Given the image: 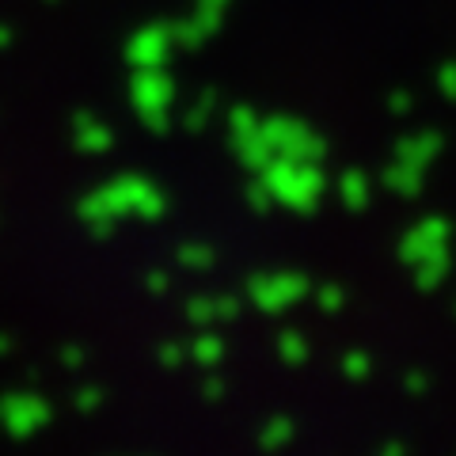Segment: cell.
<instances>
[{"label": "cell", "instance_id": "obj_1", "mask_svg": "<svg viewBox=\"0 0 456 456\" xmlns=\"http://www.w3.org/2000/svg\"><path fill=\"white\" fill-rule=\"evenodd\" d=\"M259 175L270 183V191L281 206H289L293 213H316L320 198L327 191V175L316 160H285V156H274L266 171Z\"/></svg>", "mask_w": 456, "mask_h": 456}, {"label": "cell", "instance_id": "obj_2", "mask_svg": "<svg viewBox=\"0 0 456 456\" xmlns=\"http://www.w3.org/2000/svg\"><path fill=\"white\" fill-rule=\"evenodd\" d=\"M263 137L274 145L278 156H285V160H316L323 164L327 156V137L316 134L308 122H297L289 118V114H274V118H263Z\"/></svg>", "mask_w": 456, "mask_h": 456}, {"label": "cell", "instance_id": "obj_3", "mask_svg": "<svg viewBox=\"0 0 456 456\" xmlns=\"http://www.w3.org/2000/svg\"><path fill=\"white\" fill-rule=\"evenodd\" d=\"M50 419H53V407L35 392H8L0 399V426L16 441H27L38 430H46Z\"/></svg>", "mask_w": 456, "mask_h": 456}, {"label": "cell", "instance_id": "obj_4", "mask_svg": "<svg viewBox=\"0 0 456 456\" xmlns=\"http://www.w3.org/2000/svg\"><path fill=\"white\" fill-rule=\"evenodd\" d=\"M308 293L305 274H251L248 278V297L251 305H259L263 312H285Z\"/></svg>", "mask_w": 456, "mask_h": 456}, {"label": "cell", "instance_id": "obj_5", "mask_svg": "<svg viewBox=\"0 0 456 456\" xmlns=\"http://www.w3.org/2000/svg\"><path fill=\"white\" fill-rule=\"evenodd\" d=\"M130 99H134L141 118H145V114H160L171 107V99H175V80L164 73V65L137 69L134 80H130Z\"/></svg>", "mask_w": 456, "mask_h": 456}, {"label": "cell", "instance_id": "obj_6", "mask_svg": "<svg viewBox=\"0 0 456 456\" xmlns=\"http://www.w3.org/2000/svg\"><path fill=\"white\" fill-rule=\"evenodd\" d=\"M449 240H452V224L445 217H426L399 240V259L407 266H419L426 255H434L437 248H449Z\"/></svg>", "mask_w": 456, "mask_h": 456}, {"label": "cell", "instance_id": "obj_7", "mask_svg": "<svg viewBox=\"0 0 456 456\" xmlns=\"http://www.w3.org/2000/svg\"><path fill=\"white\" fill-rule=\"evenodd\" d=\"M171 46H175V38H171L167 23L141 27V31L130 38V46H126V61H130L134 69H156L171 57Z\"/></svg>", "mask_w": 456, "mask_h": 456}, {"label": "cell", "instance_id": "obj_8", "mask_svg": "<svg viewBox=\"0 0 456 456\" xmlns=\"http://www.w3.org/2000/svg\"><path fill=\"white\" fill-rule=\"evenodd\" d=\"M441 149H445V137H441L437 130H422V134H407L395 141V160H407V164H434Z\"/></svg>", "mask_w": 456, "mask_h": 456}, {"label": "cell", "instance_id": "obj_9", "mask_svg": "<svg viewBox=\"0 0 456 456\" xmlns=\"http://www.w3.org/2000/svg\"><path fill=\"white\" fill-rule=\"evenodd\" d=\"M73 141H77V149H80V152L103 156V152H110V145H114V134H110V126H107V122H99V118H95V114L80 110L77 118H73Z\"/></svg>", "mask_w": 456, "mask_h": 456}, {"label": "cell", "instance_id": "obj_10", "mask_svg": "<svg viewBox=\"0 0 456 456\" xmlns=\"http://www.w3.org/2000/svg\"><path fill=\"white\" fill-rule=\"evenodd\" d=\"M380 183H384V187H388L392 194H399V198H419L422 187H426V175H422V167H419V164L395 160V164L384 167Z\"/></svg>", "mask_w": 456, "mask_h": 456}, {"label": "cell", "instance_id": "obj_11", "mask_svg": "<svg viewBox=\"0 0 456 456\" xmlns=\"http://www.w3.org/2000/svg\"><path fill=\"white\" fill-rule=\"evenodd\" d=\"M232 152H236V160L244 164V167H251L255 175L259 171H266L270 167V160H274V145L263 137V130H255V134H248V137H232Z\"/></svg>", "mask_w": 456, "mask_h": 456}, {"label": "cell", "instance_id": "obj_12", "mask_svg": "<svg viewBox=\"0 0 456 456\" xmlns=\"http://www.w3.org/2000/svg\"><path fill=\"white\" fill-rule=\"evenodd\" d=\"M449 266H452L449 248H437L434 255H426V259L415 266V285H419V289H437V285L445 281Z\"/></svg>", "mask_w": 456, "mask_h": 456}, {"label": "cell", "instance_id": "obj_13", "mask_svg": "<svg viewBox=\"0 0 456 456\" xmlns=\"http://www.w3.org/2000/svg\"><path fill=\"white\" fill-rule=\"evenodd\" d=\"M338 194H342V206H346L350 213H362L369 206V179H365V171L350 167L346 175L338 179Z\"/></svg>", "mask_w": 456, "mask_h": 456}, {"label": "cell", "instance_id": "obj_14", "mask_svg": "<svg viewBox=\"0 0 456 456\" xmlns=\"http://www.w3.org/2000/svg\"><path fill=\"white\" fill-rule=\"evenodd\" d=\"M191 358H194V365H202V369H217L221 358H224V342H221V335H209L206 327H202V335L191 342Z\"/></svg>", "mask_w": 456, "mask_h": 456}, {"label": "cell", "instance_id": "obj_15", "mask_svg": "<svg viewBox=\"0 0 456 456\" xmlns=\"http://www.w3.org/2000/svg\"><path fill=\"white\" fill-rule=\"evenodd\" d=\"M293 434H297V426L285 419V415H278V419H270L263 430H259V449L263 452H278V449H285L293 441Z\"/></svg>", "mask_w": 456, "mask_h": 456}, {"label": "cell", "instance_id": "obj_16", "mask_svg": "<svg viewBox=\"0 0 456 456\" xmlns=\"http://www.w3.org/2000/svg\"><path fill=\"white\" fill-rule=\"evenodd\" d=\"M278 358L285 365H305L308 362V342L301 331H281L278 335Z\"/></svg>", "mask_w": 456, "mask_h": 456}, {"label": "cell", "instance_id": "obj_17", "mask_svg": "<svg viewBox=\"0 0 456 456\" xmlns=\"http://www.w3.org/2000/svg\"><path fill=\"white\" fill-rule=\"evenodd\" d=\"M175 259L187 266V270H198V274H202V270H209L213 263H217V255H213L209 244H198V240H194V244H183L175 251Z\"/></svg>", "mask_w": 456, "mask_h": 456}, {"label": "cell", "instance_id": "obj_18", "mask_svg": "<svg viewBox=\"0 0 456 456\" xmlns=\"http://www.w3.org/2000/svg\"><path fill=\"white\" fill-rule=\"evenodd\" d=\"M167 27H171V38H175V46H187V50L202 46V42L209 38V35H206V27L198 23L194 16H191V20H175V23H167Z\"/></svg>", "mask_w": 456, "mask_h": 456}, {"label": "cell", "instance_id": "obj_19", "mask_svg": "<svg viewBox=\"0 0 456 456\" xmlns=\"http://www.w3.org/2000/svg\"><path fill=\"white\" fill-rule=\"evenodd\" d=\"M259 126H263V118L248 103H240V107L228 110V134H232V137H248V134L259 130Z\"/></svg>", "mask_w": 456, "mask_h": 456}, {"label": "cell", "instance_id": "obj_20", "mask_svg": "<svg viewBox=\"0 0 456 456\" xmlns=\"http://www.w3.org/2000/svg\"><path fill=\"white\" fill-rule=\"evenodd\" d=\"M213 107H217V92L206 88L202 95H198V103L187 110V130H191V134H202V130H206V122H209Z\"/></svg>", "mask_w": 456, "mask_h": 456}, {"label": "cell", "instance_id": "obj_21", "mask_svg": "<svg viewBox=\"0 0 456 456\" xmlns=\"http://www.w3.org/2000/svg\"><path fill=\"white\" fill-rule=\"evenodd\" d=\"M244 198H248V206L255 209V213H270L274 209V191H270V183L263 179V175H255L251 183H248V191H244Z\"/></svg>", "mask_w": 456, "mask_h": 456}, {"label": "cell", "instance_id": "obj_22", "mask_svg": "<svg viewBox=\"0 0 456 456\" xmlns=\"http://www.w3.org/2000/svg\"><path fill=\"white\" fill-rule=\"evenodd\" d=\"M183 312H187V320H191L194 327H213V323H217V312H213V297H191Z\"/></svg>", "mask_w": 456, "mask_h": 456}, {"label": "cell", "instance_id": "obj_23", "mask_svg": "<svg viewBox=\"0 0 456 456\" xmlns=\"http://www.w3.org/2000/svg\"><path fill=\"white\" fill-rule=\"evenodd\" d=\"M373 373V358H369L365 350H350L346 358H342V377L346 380H365Z\"/></svg>", "mask_w": 456, "mask_h": 456}, {"label": "cell", "instance_id": "obj_24", "mask_svg": "<svg viewBox=\"0 0 456 456\" xmlns=\"http://www.w3.org/2000/svg\"><path fill=\"white\" fill-rule=\"evenodd\" d=\"M156 358H160L164 369H179L183 362L191 358V346H187V342H175V338H171V342H164V346L156 350Z\"/></svg>", "mask_w": 456, "mask_h": 456}, {"label": "cell", "instance_id": "obj_25", "mask_svg": "<svg viewBox=\"0 0 456 456\" xmlns=\"http://www.w3.org/2000/svg\"><path fill=\"white\" fill-rule=\"evenodd\" d=\"M213 312H217V323H232L240 320V312H244V301L240 297H213Z\"/></svg>", "mask_w": 456, "mask_h": 456}, {"label": "cell", "instance_id": "obj_26", "mask_svg": "<svg viewBox=\"0 0 456 456\" xmlns=\"http://www.w3.org/2000/svg\"><path fill=\"white\" fill-rule=\"evenodd\" d=\"M73 403H77L80 415H92V411L103 407V388H95V384H88V388H80V392H77Z\"/></svg>", "mask_w": 456, "mask_h": 456}, {"label": "cell", "instance_id": "obj_27", "mask_svg": "<svg viewBox=\"0 0 456 456\" xmlns=\"http://www.w3.org/2000/svg\"><path fill=\"white\" fill-rule=\"evenodd\" d=\"M316 301H320L323 312H338L342 305H346V293H342L338 285H320V289H316Z\"/></svg>", "mask_w": 456, "mask_h": 456}, {"label": "cell", "instance_id": "obj_28", "mask_svg": "<svg viewBox=\"0 0 456 456\" xmlns=\"http://www.w3.org/2000/svg\"><path fill=\"white\" fill-rule=\"evenodd\" d=\"M57 362H61L65 369H84V365H88V350H84V346H73V342H69V346L57 350Z\"/></svg>", "mask_w": 456, "mask_h": 456}, {"label": "cell", "instance_id": "obj_29", "mask_svg": "<svg viewBox=\"0 0 456 456\" xmlns=\"http://www.w3.org/2000/svg\"><path fill=\"white\" fill-rule=\"evenodd\" d=\"M437 84H441V95H445V99H456V61H445V65H441Z\"/></svg>", "mask_w": 456, "mask_h": 456}, {"label": "cell", "instance_id": "obj_30", "mask_svg": "<svg viewBox=\"0 0 456 456\" xmlns=\"http://www.w3.org/2000/svg\"><path fill=\"white\" fill-rule=\"evenodd\" d=\"M167 285H171L167 270H149V274H145V289L149 293H167Z\"/></svg>", "mask_w": 456, "mask_h": 456}, {"label": "cell", "instance_id": "obj_31", "mask_svg": "<svg viewBox=\"0 0 456 456\" xmlns=\"http://www.w3.org/2000/svg\"><path fill=\"white\" fill-rule=\"evenodd\" d=\"M221 395H224V380L221 377H206L202 380V399H206V403H217Z\"/></svg>", "mask_w": 456, "mask_h": 456}, {"label": "cell", "instance_id": "obj_32", "mask_svg": "<svg viewBox=\"0 0 456 456\" xmlns=\"http://www.w3.org/2000/svg\"><path fill=\"white\" fill-rule=\"evenodd\" d=\"M411 103H415V99H411V92H403V88L388 95V110L392 114H411Z\"/></svg>", "mask_w": 456, "mask_h": 456}, {"label": "cell", "instance_id": "obj_33", "mask_svg": "<svg viewBox=\"0 0 456 456\" xmlns=\"http://www.w3.org/2000/svg\"><path fill=\"white\" fill-rule=\"evenodd\" d=\"M114 224H118V221L99 217V221H88V232H92V240H110L114 236Z\"/></svg>", "mask_w": 456, "mask_h": 456}, {"label": "cell", "instance_id": "obj_34", "mask_svg": "<svg viewBox=\"0 0 456 456\" xmlns=\"http://www.w3.org/2000/svg\"><path fill=\"white\" fill-rule=\"evenodd\" d=\"M430 392V377L426 373H407V395H426Z\"/></svg>", "mask_w": 456, "mask_h": 456}, {"label": "cell", "instance_id": "obj_35", "mask_svg": "<svg viewBox=\"0 0 456 456\" xmlns=\"http://www.w3.org/2000/svg\"><path fill=\"white\" fill-rule=\"evenodd\" d=\"M380 452H384V456H403V452H407V445H403V441H384Z\"/></svg>", "mask_w": 456, "mask_h": 456}, {"label": "cell", "instance_id": "obj_36", "mask_svg": "<svg viewBox=\"0 0 456 456\" xmlns=\"http://www.w3.org/2000/svg\"><path fill=\"white\" fill-rule=\"evenodd\" d=\"M8 42H12V27L0 23V50H8Z\"/></svg>", "mask_w": 456, "mask_h": 456}, {"label": "cell", "instance_id": "obj_37", "mask_svg": "<svg viewBox=\"0 0 456 456\" xmlns=\"http://www.w3.org/2000/svg\"><path fill=\"white\" fill-rule=\"evenodd\" d=\"M198 4H206V8H217V12H224V8H228V0H198Z\"/></svg>", "mask_w": 456, "mask_h": 456}, {"label": "cell", "instance_id": "obj_38", "mask_svg": "<svg viewBox=\"0 0 456 456\" xmlns=\"http://www.w3.org/2000/svg\"><path fill=\"white\" fill-rule=\"evenodd\" d=\"M0 354H12V338L8 335H0Z\"/></svg>", "mask_w": 456, "mask_h": 456}, {"label": "cell", "instance_id": "obj_39", "mask_svg": "<svg viewBox=\"0 0 456 456\" xmlns=\"http://www.w3.org/2000/svg\"><path fill=\"white\" fill-rule=\"evenodd\" d=\"M46 4H57V0H46Z\"/></svg>", "mask_w": 456, "mask_h": 456}]
</instances>
